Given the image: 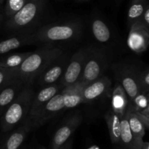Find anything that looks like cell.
Instances as JSON below:
<instances>
[{"label":"cell","mask_w":149,"mask_h":149,"mask_svg":"<svg viewBox=\"0 0 149 149\" xmlns=\"http://www.w3.org/2000/svg\"><path fill=\"white\" fill-rule=\"evenodd\" d=\"M1 7V5H0V7Z\"/></svg>","instance_id":"obj_36"},{"label":"cell","mask_w":149,"mask_h":149,"mask_svg":"<svg viewBox=\"0 0 149 149\" xmlns=\"http://www.w3.org/2000/svg\"><path fill=\"white\" fill-rule=\"evenodd\" d=\"M63 88V85L58 81L53 84L42 87L39 91L35 92L28 118L30 120L35 118L48 101Z\"/></svg>","instance_id":"obj_14"},{"label":"cell","mask_w":149,"mask_h":149,"mask_svg":"<svg viewBox=\"0 0 149 149\" xmlns=\"http://www.w3.org/2000/svg\"><path fill=\"white\" fill-rule=\"evenodd\" d=\"M127 112L128 122H129L130 127L133 135L135 144L138 149H141L146 129L136 112L129 110L128 109L127 110Z\"/></svg>","instance_id":"obj_19"},{"label":"cell","mask_w":149,"mask_h":149,"mask_svg":"<svg viewBox=\"0 0 149 149\" xmlns=\"http://www.w3.org/2000/svg\"><path fill=\"white\" fill-rule=\"evenodd\" d=\"M104 118L107 124L112 143L118 144L119 143V138H120L121 118L111 109L109 110L106 112Z\"/></svg>","instance_id":"obj_20"},{"label":"cell","mask_w":149,"mask_h":149,"mask_svg":"<svg viewBox=\"0 0 149 149\" xmlns=\"http://www.w3.org/2000/svg\"><path fill=\"white\" fill-rule=\"evenodd\" d=\"M140 21L143 23L146 27L149 28V4L146 6L142 16H141Z\"/></svg>","instance_id":"obj_29"},{"label":"cell","mask_w":149,"mask_h":149,"mask_svg":"<svg viewBox=\"0 0 149 149\" xmlns=\"http://www.w3.org/2000/svg\"><path fill=\"white\" fill-rule=\"evenodd\" d=\"M149 45V28L140 20L130 26L127 45L137 54L145 52Z\"/></svg>","instance_id":"obj_11"},{"label":"cell","mask_w":149,"mask_h":149,"mask_svg":"<svg viewBox=\"0 0 149 149\" xmlns=\"http://www.w3.org/2000/svg\"><path fill=\"white\" fill-rule=\"evenodd\" d=\"M26 85L15 74L0 89V116L16 99Z\"/></svg>","instance_id":"obj_15"},{"label":"cell","mask_w":149,"mask_h":149,"mask_svg":"<svg viewBox=\"0 0 149 149\" xmlns=\"http://www.w3.org/2000/svg\"><path fill=\"white\" fill-rule=\"evenodd\" d=\"M46 0H29L14 15L7 19L6 30L13 35L31 34L45 10Z\"/></svg>","instance_id":"obj_2"},{"label":"cell","mask_w":149,"mask_h":149,"mask_svg":"<svg viewBox=\"0 0 149 149\" xmlns=\"http://www.w3.org/2000/svg\"><path fill=\"white\" fill-rule=\"evenodd\" d=\"M82 122V115L79 112H74L63 120L54 134L51 149H59L68 141L71 136Z\"/></svg>","instance_id":"obj_10"},{"label":"cell","mask_w":149,"mask_h":149,"mask_svg":"<svg viewBox=\"0 0 149 149\" xmlns=\"http://www.w3.org/2000/svg\"><path fill=\"white\" fill-rule=\"evenodd\" d=\"M92 36L100 46L107 48V45L113 42V33L108 22L102 16L95 15L90 21Z\"/></svg>","instance_id":"obj_13"},{"label":"cell","mask_w":149,"mask_h":149,"mask_svg":"<svg viewBox=\"0 0 149 149\" xmlns=\"http://www.w3.org/2000/svg\"><path fill=\"white\" fill-rule=\"evenodd\" d=\"M141 149H149L148 142H143L142 144H141Z\"/></svg>","instance_id":"obj_31"},{"label":"cell","mask_w":149,"mask_h":149,"mask_svg":"<svg viewBox=\"0 0 149 149\" xmlns=\"http://www.w3.org/2000/svg\"><path fill=\"white\" fill-rule=\"evenodd\" d=\"M26 2V0H5V5L4 7V16L9 18L14 15Z\"/></svg>","instance_id":"obj_26"},{"label":"cell","mask_w":149,"mask_h":149,"mask_svg":"<svg viewBox=\"0 0 149 149\" xmlns=\"http://www.w3.org/2000/svg\"><path fill=\"white\" fill-rule=\"evenodd\" d=\"M119 143L125 149H138L128 122L127 111L121 118Z\"/></svg>","instance_id":"obj_22"},{"label":"cell","mask_w":149,"mask_h":149,"mask_svg":"<svg viewBox=\"0 0 149 149\" xmlns=\"http://www.w3.org/2000/svg\"><path fill=\"white\" fill-rule=\"evenodd\" d=\"M70 57L69 53L63 51L40 73L34 83L42 88L59 81L68 65Z\"/></svg>","instance_id":"obj_8"},{"label":"cell","mask_w":149,"mask_h":149,"mask_svg":"<svg viewBox=\"0 0 149 149\" xmlns=\"http://www.w3.org/2000/svg\"><path fill=\"white\" fill-rule=\"evenodd\" d=\"M66 109L65 100V87L52 96L47 103L42 108L35 118L30 120L33 129L44 125L52 118L56 116L60 112Z\"/></svg>","instance_id":"obj_9"},{"label":"cell","mask_w":149,"mask_h":149,"mask_svg":"<svg viewBox=\"0 0 149 149\" xmlns=\"http://www.w3.org/2000/svg\"><path fill=\"white\" fill-rule=\"evenodd\" d=\"M4 15L1 14V13H0V24H1V23L3 22V20H4Z\"/></svg>","instance_id":"obj_32"},{"label":"cell","mask_w":149,"mask_h":149,"mask_svg":"<svg viewBox=\"0 0 149 149\" xmlns=\"http://www.w3.org/2000/svg\"><path fill=\"white\" fill-rule=\"evenodd\" d=\"M87 55V47H81L71 56L63 74L59 80L64 88L79 82L85 64Z\"/></svg>","instance_id":"obj_7"},{"label":"cell","mask_w":149,"mask_h":149,"mask_svg":"<svg viewBox=\"0 0 149 149\" xmlns=\"http://www.w3.org/2000/svg\"><path fill=\"white\" fill-rule=\"evenodd\" d=\"M148 4V1L147 0H130L127 15L129 26L140 20Z\"/></svg>","instance_id":"obj_24"},{"label":"cell","mask_w":149,"mask_h":149,"mask_svg":"<svg viewBox=\"0 0 149 149\" xmlns=\"http://www.w3.org/2000/svg\"><path fill=\"white\" fill-rule=\"evenodd\" d=\"M36 41L31 34L13 35L7 39L0 41V56L23 46L34 45Z\"/></svg>","instance_id":"obj_17"},{"label":"cell","mask_w":149,"mask_h":149,"mask_svg":"<svg viewBox=\"0 0 149 149\" xmlns=\"http://www.w3.org/2000/svg\"><path fill=\"white\" fill-rule=\"evenodd\" d=\"M39 149H46V148H45V147H40Z\"/></svg>","instance_id":"obj_35"},{"label":"cell","mask_w":149,"mask_h":149,"mask_svg":"<svg viewBox=\"0 0 149 149\" xmlns=\"http://www.w3.org/2000/svg\"><path fill=\"white\" fill-rule=\"evenodd\" d=\"M138 83L141 92H149V70L148 67L141 69L138 74Z\"/></svg>","instance_id":"obj_27"},{"label":"cell","mask_w":149,"mask_h":149,"mask_svg":"<svg viewBox=\"0 0 149 149\" xmlns=\"http://www.w3.org/2000/svg\"><path fill=\"white\" fill-rule=\"evenodd\" d=\"M112 83L106 75L86 85L81 91L82 104L90 103L111 92Z\"/></svg>","instance_id":"obj_12"},{"label":"cell","mask_w":149,"mask_h":149,"mask_svg":"<svg viewBox=\"0 0 149 149\" xmlns=\"http://www.w3.org/2000/svg\"><path fill=\"white\" fill-rule=\"evenodd\" d=\"M82 24L79 20H71L55 22L37 28L31 37L36 44H53L77 39L82 34Z\"/></svg>","instance_id":"obj_3"},{"label":"cell","mask_w":149,"mask_h":149,"mask_svg":"<svg viewBox=\"0 0 149 149\" xmlns=\"http://www.w3.org/2000/svg\"><path fill=\"white\" fill-rule=\"evenodd\" d=\"M111 110L122 118L129 106V100L122 86L116 81L111 89Z\"/></svg>","instance_id":"obj_18"},{"label":"cell","mask_w":149,"mask_h":149,"mask_svg":"<svg viewBox=\"0 0 149 149\" xmlns=\"http://www.w3.org/2000/svg\"><path fill=\"white\" fill-rule=\"evenodd\" d=\"M85 86L84 83L78 82L72 86L65 87L66 109H71L82 104L81 91Z\"/></svg>","instance_id":"obj_21"},{"label":"cell","mask_w":149,"mask_h":149,"mask_svg":"<svg viewBox=\"0 0 149 149\" xmlns=\"http://www.w3.org/2000/svg\"><path fill=\"white\" fill-rule=\"evenodd\" d=\"M59 149H72V140H70L67 141L61 148Z\"/></svg>","instance_id":"obj_30"},{"label":"cell","mask_w":149,"mask_h":149,"mask_svg":"<svg viewBox=\"0 0 149 149\" xmlns=\"http://www.w3.org/2000/svg\"><path fill=\"white\" fill-rule=\"evenodd\" d=\"M35 91L33 86L26 85L16 99L1 115V128L8 132L23 124L29 116Z\"/></svg>","instance_id":"obj_4"},{"label":"cell","mask_w":149,"mask_h":149,"mask_svg":"<svg viewBox=\"0 0 149 149\" xmlns=\"http://www.w3.org/2000/svg\"><path fill=\"white\" fill-rule=\"evenodd\" d=\"M148 107V93L141 92L135 96L127 109L132 112H141Z\"/></svg>","instance_id":"obj_25"},{"label":"cell","mask_w":149,"mask_h":149,"mask_svg":"<svg viewBox=\"0 0 149 149\" xmlns=\"http://www.w3.org/2000/svg\"><path fill=\"white\" fill-rule=\"evenodd\" d=\"M76 1H78V2H84V1H87L89 0H76Z\"/></svg>","instance_id":"obj_33"},{"label":"cell","mask_w":149,"mask_h":149,"mask_svg":"<svg viewBox=\"0 0 149 149\" xmlns=\"http://www.w3.org/2000/svg\"><path fill=\"white\" fill-rule=\"evenodd\" d=\"M15 74V69L0 68V89Z\"/></svg>","instance_id":"obj_28"},{"label":"cell","mask_w":149,"mask_h":149,"mask_svg":"<svg viewBox=\"0 0 149 149\" xmlns=\"http://www.w3.org/2000/svg\"><path fill=\"white\" fill-rule=\"evenodd\" d=\"M4 1H5V0H0V5L2 6L3 4H4Z\"/></svg>","instance_id":"obj_34"},{"label":"cell","mask_w":149,"mask_h":149,"mask_svg":"<svg viewBox=\"0 0 149 149\" xmlns=\"http://www.w3.org/2000/svg\"><path fill=\"white\" fill-rule=\"evenodd\" d=\"M31 51L7 54L0 58V68L15 70L21 65L24 60L30 55Z\"/></svg>","instance_id":"obj_23"},{"label":"cell","mask_w":149,"mask_h":149,"mask_svg":"<svg viewBox=\"0 0 149 149\" xmlns=\"http://www.w3.org/2000/svg\"><path fill=\"white\" fill-rule=\"evenodd\" d=\"M112 70L116 81L126 92L130 105L135 96L141 92L138 83V74L141 68L134 63L125 61L113 64Z\"/></svg>","instance_id":"obj_6"},{"label":"cell","mask_w":149,"mask_h":149,"mask_svg":"<svg viewBox=\"0 0 149 149\" xmlns=\"http://www.w3.org/2000/svg\"><path fill=\"white\" fill-rule=\"evenodd\" d=\"M63 52L53 44H45V46L31 52L21 65L15 69V75L25 84L33 86L40 73Z\"/></svg>","instance_id":"obj_1"},{"label":"cell","mask_w":149,"mask_h":149,"mask_svg":"<svg viewBox=\"0 0 149 149\" xmlns=\"http://www.w3.org/2000/svg\"><path fill=\"white\" fill-rule=\"evenodd\" d=\"M33 129L30 119H27L5 139L0 149H18L21 146L29 133Z\"/></svg>","instance_id":"obj_16"},{"label":"cell","mask_w":149,"mask_h":149,"mask_svg":"<svg viewBox=\"0 0 149 149\" xmlns=\"http://www.w3.org/2000/svg\"><path fill=\"white\" fill-rule=\"evenodd\" d=\"M111 63L109 50L100 45L87 46L85 64L79 82L89 84L104 75Z\"/></svg>","instance_id":"obj_5"}]
</instances>
